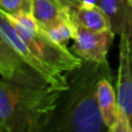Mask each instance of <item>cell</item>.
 I'll list each match as a JSON object with an SVG mask.
<instances>
[{"mask_svg":"<svg viewBox=\"0 0 132 132\" xmlns=\"http://www.w3.org/2000/svg\"><path fill=\"white\" fill-rule=\"evenodd\" d=\"M71 20L77 28L91 31L111 30L107 15L98 4H81L71 14Z\"/></svg>","mask_w":132,"mask_h":132,"instance_id":"10","label":"cell"},{"mask_svg":"<svg viewBox=\"0 0 132 132\" xmlns=\"http://www.w3.org/2000/svg\"><path fill=\"white\" fill-rule=\"evenodd\" d=\"M114 36L111 30L91 31L77 28V34L70 51L82 61L107 63V53Z\"/></svg>","mask_w":132,"mask_h":132,"instance_id":"5","label":"cell"},{"mask_svg":"<svg viewBox=\"0 0 132 132\" xmlns=\"http://www.w3.org/2000/svg\"><path fill=\"white\" fill-rule=\"evenodd\" d=\"M0 10L8 15L32 13V0H0Z\"/></svg>","mask_w":132,"mask_h":132,"instance_id":"12","label":"cell"},{"mask_svg":"<svg viewBox=\"0 0 132 132\" xmlns=\"http://www.w3.org/2000/svg\"><path fill=\"white\" fill-rule=\"evenodd\" d=\"M119 104L132 126V35H120L119 69L116 81Z\"/></svg>","mask_w":132,"mask_h":132,"instance_id":"6","label":"cell"},{"mask_svg":"<svg viewBox=\"0 0 132 132\" xmlns=\"http://www.w3.org/2000/svg\"><path fill=\"white\" fill-rule=\"evenodd\" d=\"M46 32L55 41L64 46H67V43L70 39H75L77 34V27L72 22V20H67L60 23L59 25H57L56 27Z\"/></svg>","mask_w":132,"mask_h":132,"instance_id":"11","label":"cell"},{"mask_svg":"<svg viewBox=\"0 0 132 132\" xmlns=\"http://www.w3.org/2000/svg\"><path fill=\"white\" fill-rule=\"evenodd\" d=\"M8 18L29 48L51 68L66 73L80 66L84 62L67 46L55 41L41 27L35 30H29L14 22L10 16Z\"/></svg>","mask_w":132,"mask_h":132,"instance_id":"3","label":"cell"},{"mask_svg":"<svg viewBox=\"0 0 132 132\" xmlns=\"http://www.w3.org/2000/svg\"><path fill=\"white\" fill-rule=\"evenodd\" d=\"M60 92L37 73L0 77V132H38Z\"/></svg>","mask_w":132,"mask_h":132,"instance_id":"2","label":"cell"},{"mask_svg":"<svg viewBox=\"0 0 132 132\" xmlns=\"http://www.w3.org/2000/svg\"><path fill=\"white\" fill-rule=\"evenodd\" d=\"M0 35L5 37L14 50L19 53L22 59L32 67L36 72H38L50 85L59 88L61 90L68 87V81L65 73L51 68L44 62H42L26 44L24 39L21 37L12 22L8 15L0 10Z\"/></svg>","mask_w":132,"mask_h":132,"instance_id":"4","label":"cell"},{"mask_svg":"<svg viewBox=\"0 0 132 132\" xmlns=\"http://www.w3.org/2000/svg\"><path fill=\"white\" fill-rule=\"evenodd\" d=\"M65 75L68 87L61 90L38 132H108L97 100L99 80L112 75L108 62L84 61Z\"/></svg>","mask_w":132,"mask_h":132,"instance_id":"1","label":"cell"},{"mask_svg":"<svg viewBox=\"0 0 132 132\" xmlns=\"http://www.w3.org/2000/svg\"><path fill=\"white\" fill-rule=\"evenodd\" d=\"M116 35H132V3L130 0H98Z\"/></svg>","mask_w":132,"mask_h":132,"instance_id":"7","label":"cell"},{"mask_svg":"<svg viewBox=\"0 0 132 132\" xmlns=\"http://www.w3.org/2000/svg\"><path fill=\"white\" fill-rule=\"evenodd\" d=\"M130 1H131V3H132V0H130Z\"/></svg>","mask_w":132,"mask_h":132,"instance_id":"16","label":"cell"},{"mask_svg":"<svg viewBox=\"0 0 132 132\" xmlns=\"http://www.w3.org/2000/svg\"><path fill=\"white\" fill-rule=\"evenodd\" d=\"M108 132H132V126L128 120V117L124 109L120 107V114L117 124L109 129Z\"/></svg>","mask_w":132,"mask_h":132,"instance_id":"13","label":"cell"},{"mask_svg":"<svg viewBox=\"0 0 132 132\" xmlns=\"http://www.w3.org/2000/svg\"><path fill=\"white\" fill-rule=\"evenodd\" d=\"M32 14L39 26L48 31L60 23L71 20L58 0H32Z\"/></svg>","mask_w":132,"mask_h":132,"instance_id":"9","label":"cell"},{"mask_svg":"<svg viewBox=\"0 0 132 132\" xmlns=\"http://www.w3.org/2000/svg\"><path fill=\"white\" fill-rule=\"evenodd\" d=\"M82 4H96V0H82Z\"/></svg>","mask_w":132,"mask_h":132,"instance_id":"15","label":"cell"},{"mask_svg":"<svg viewBox=\"0 0 132 132\" xmlns=\"http://www.w3.org/2000/svg\"><path fill=\"white\" fill-rule=\"evenodd\" d=\"M58 2L65 8L70 16L74 12V10H76L82 4V0H58Z\"/></svg>","mask_w":132,"mask_h":132,"instance_id":"14","label":"cell"},{"mask_svg":"<svg viewBox=\"0 0 132 132\" xmlns=\"http://www.w3.org/2000/svg\"><path fill=\"white\" fill-rule=\"evenodd\" d=\"M97 100L98 105L105 125L108 129L112 128L119 119L120 104L117 90L113 88V77H102L97 86Z\"/></svg>","mask_w":132,"mask_h":132,"instance_id":"8","label":"cell"}]
</instances>
